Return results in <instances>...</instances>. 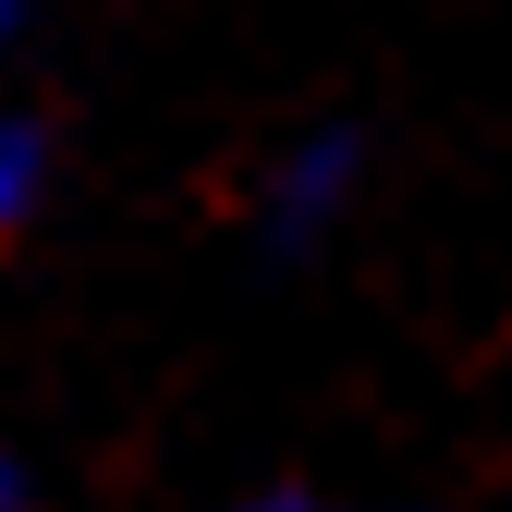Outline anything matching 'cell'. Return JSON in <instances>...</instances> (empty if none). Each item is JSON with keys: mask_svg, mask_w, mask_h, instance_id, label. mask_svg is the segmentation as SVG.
I'll return each instance as SVG.
<instances>
[{"mask_svg": "<svg viewBox=\"0 0 512 512\" xmlns=\"http://www.w3.org/2000/svg\"><path fill=\"white\" fill-rule=\"evenodd\" d=\"M354 183H366V147H354V122H317V135H293L269 171H256V232L269 244H330L342 208H354Z\"/></svg>", "mask_w": 512, "mask_h": 512, "instance_id": "1", "label": "cell"}, {"mask_svg": "<svg viewBox=\"0 0 512 512\" xmlns=\"http://www.w3.org/2000/svg\"><path fill=\"white\" fill-rule=\"evenodd\" d=\"M37 183H49V147H37V122L25 110H0V244H13L37 220Z\"/></svg>", "mask_w": 512, "mask_h": 512, "instance_id": "2", "label": "cell"}, {"mask_svg": "<svg viewBox=\"0 0 512 512\" xmlns=\"http://www.w3.org/2000/svg\"><path fill=\"white\" fill-rule=\"evenodd\" d=\"M244 512H378V500H317V488H269V500H244Z\"/></svg>", "mask_w": 512, "mask_h": 512, "instance_id": "3", "label": "cell"}, {"mask_svg": "<svg viewBox=\"0 0 512 512\" xmlns=\"http://www.w3.org/2000/svg\"><path fill=\"white\" fill-rule=\"evenodd\" d=\"M13 25H25V0H0V49H13Z\"/></svg>", "mask_w": 512, "mask_h": 512, "instance_id": "4", "label": "cell"}]
</instances>
